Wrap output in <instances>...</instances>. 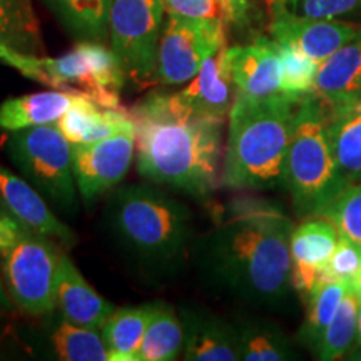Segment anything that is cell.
<instances>
[{
    "label": "cell",
    "instance_id": "6da1fadb",
    "mask_svg": "<svg viewBox=\"0 0 361 361\" xmlns=\"http://www.w3.org/2000/svg\"><path fill=\"white\" fill-rule=\"evenodd\" d=\"M295 224L278 206L261 200H239L226 207L214 228L194 245L201 276L223 295L278 310L291 284V236Z\"/></svg>",
    "mask_w": 361,
    "mask_h": 361
},
{
    "label": "cell",
    "instance_id": "7a4b0ae2",
    "mask_svg": "<svg viewBox=\"0 0 361 361\" xmlns=\"http://www.w3.org/2000/svg\"><path fill=\"white\" fill-rule=\"evenodd\" d=\"M129 116L142 178L196 197L213 192L219 178L224 121L200 114L179 92L149 94Z\"/></svg>",
    "mask_w": 361,
    "mask_h": 361
},
{
    "label": "cell",
    "instance_id": "3957f363",
    "mask_svg": "<svg viewBox=\"0 0 361 361\" xmlns=\"http://www.w3.org/2000/svg\"><path fill=\"white\" fill-rule=\"evenodd\" d=\"M298 102L284 94L271 97L236 94L228 116L221 178L226 186L255 191L284 186V164Z\"/></svg>",
    "mask_w": 361,
    "mask_h": 361
},
{
    "label": "cell",
    "instance_id": "277c9868",
    "mask_svg": "<svg viewBox=\"0 0 361 361\" xmlns=\"http://www.w3.org/2000/svg\"><path fill=\"white\" fill-rule=\"evenodd\" d=\"M107 223L117 243L142 268L169 271L186 258L191 213L176 197L149 184H130L112 192Z\"/></svg>",
    "mask_w": 361,
    "mask_h": 361
},
{
    "label": "cell",
    "instance_id": "5b68a950",
    "mask_svg": "<svg viewBox=\"0 0 361 361\" xmlns=\"http://www.w3.org/2000/svg\"><path fill=\"white\" fill-rule=\"evenodd\" d=\"M328 121V107L314 94L298 102L284 164V186L300 216H316L348 186L333 156Z\"/></svg>",
    "mask_w": 361,
    "mask_h": 361
},
{
    "label": "cell",
    "instance_id": "8992f818",
    "mask_svg": "<svg viewBox=\"0 0 361 361\" xmlns=\"http://www.w3.org/2000/svg\"><path fill=\"white\" fill-rule=\"evenodd\" d=\"M44 236L8 213H0V279L22 313L56 311V274L61 252Z\"/></svg>",
    "mask_w": 361,
    "mask_h": 361
},
{
    "label": "cell",
    "instance_id": "52a82bcc",
    "mask_svg": "<svg viewBox=\"0 0 361 361\" xmlns=\"http://www.w3.org/2000/svg\"><path fill=\"white\" fill-rule=\"evenodd\" d=\"M11 67L47 87L80 90L109 109L119 107L121 90L128 79L114 51L99 40H80L71 52L59 57L17 51Z\"/></svg>",
    "mask_w": 361,
    "mask_h": 361
},
{
    "label": "cell",
    "instance_id": "ba28073f",
    "mask_svg": "<svg viewBox=\"0 0 361 361\" xmlns=\"http://www.w3.org/2000/svg\"><path fill=\"white\" fill-rule=\"evenodd\" d=\"M7 152L22 178L66 214L78 209V183L74 176L72 144L56 124L11 133Z\"/></svg>",
    "mask_w": 361,
    "mask_h": 361
},
{
    "label": "cell",
    "instance_id": "9c48e42d",
    "mask_svg": "<svg viewBox=\"0 0 361 361\" xmlns=\"http://www.w3.org/2000/svg\"><path fill=\"white\" fill-rule=\"evenodd\" d=\"M164 13L162 0H112L111 49L134 84L157 80V47Z\"/></svg>",
    "mask_w": 361,
    "mask_h": 361
},
{
    "label": "cell",
    "instance_id": "30bf717a",
    "mask_svg": "<svg viewBox=\"0 0 361 361\" xmlns=\"http://www.w3.org/2000/svg\"><path fill=\"white\" fill-rule=\"evenodd\" d=\"M221 19H186L169 16L157 47V80L180 85L196 78L207 56L226 44Z\"/></svg>",
    "mask_w": 361,
    "mask_h": 361
},
{
    "label": "cell",
    "instance_id": "8fae6325",
    "mask_svg": "<svg viewBox=\"0 0 361 361\" xmlns=\"http://www.w3.org/2000/svg\"><path fill=\"white\" fill-rule=\"evenodd\" d=\"M135 154V129L97 142L72 146L74 176L80 197L97 200L126 178Z\"/></svg>",
    "mask_w": 361,
    "mask_h": 361
},
{
    "label": "cell",
    "instance_id": "7c38bea8",
    "mask_svg": "<svg viewBox=\"0 0 361 361\" xmlns=\"http://www.w3.org/2000/svg\"><path fill=\"white\" fill-rule=\"evenodd\" d=\"M268 2L271 13L269 32L274 42L295 45L316 62H323L341 45L353 39L361 29V24L356 22L298 16L286 7L284 0Z\"/></svg>",
    "mask_w": 361,
    "mask_h": 361
},
{
    "label": "cell",
    "instance_id": "4fadbf2b",
    "mask_svg": "<svg viewBox=\"0 0 361 361\" xmlns=\"http://www.w3.org/2000/svg\"><path fill=\"white\" fill-rule=\"evenodd\" d=\"M340 234L328 219L311 216L291 236V284L301 300H308L335 252Z\"/></svg>",
    "mask_w": 361,
    "mask_h": 361
},
{
    "label": "cell",
    "instance_id": "5bb4252c",
    "mask_svg": "<svg viewBox=\"0 0 361 361\" xmlns=\"http://www.w3.org/2000/svg\"><path fill=\"white\" fill-rule=\"evenodd\" d=\"M228 62L236 94L247 97L283 94V64L274 40L259 37L250 45L228 47Z\"/></svg>",
    "mask_w": 361,
    "mask_h": 361
},
{
    "label": "cell",
    "instance_id": "9a60e30c",
    "mask_svg": "<svg viewBox=\"0 0 361 361\" xmlns=\"http://www.w3.org/2000/svg\"><path fill=\"white\" fill-rule=\"evenodd\" d=\"M313 94L329 111L348 109L361 101V29L319 62Z\"/></svg>",
    "mask_w": 361,
    "mask_h": 361
},
{
    "label": "cell",
    "instance_id": "2e32d148",
    "mask_svg": "<svg viewBox=\"0 0 361 361\" xmlns=\"http://www.w3.org/2000/svg\"><path fill=\"white\" fill-rule=\"evenodd\" d=\"M0 202L13 218L62 245H74L75 234L54 214L45 197L25 178L0 164Z\"/></svg>",
    "mask_w": 361,
    "mask_h": 361
},
{
    "label": "cell",
    "instance_id": "e0dca14e",
    "mask_svg": "<svg viewBox=\"0 0 361 361\" xmlns=\"http://www.w3.org/2000/svg\"><path fill=\"white\" fill-rule=\"evenodd\" d=\"M56 308L67 322L84 328L101 329L114 313V305L85 281L80 271L61 255L56 274Z\"/></svg>",
    "mask_w": 361,
    "mask_h": 361
},
{
    "label": "cell",
    "instance_id": "ac0fdd59",
    "mask_svg": "<svg viewBox=\"0 0 361 361\" xmlns=\"http://www.w3.org/2000/svg\"><path fill=\"white\" fill-rule=\"evenodd\" d=\"M179 94L200 114L226 121L236 99L226 44L204 59L196 78Z\"/></svg>",
    "mask_w": 361,
    "mask_h": 361
},
{
    "label": "cell",
    "instance_id": "d6986e66",
    "mask_svg": "<svg viewBox=\"0 0 361 361\" xmlns=\"http://www.w3.org/2000/svg\"><path fill=\"white\" fill-rule=\"evenodd\" d=\"M184 324L183 355L188 361H238L241 360L238 328L213 314L196 310L180 313Z\"/></svg>",
    "mask_w": 361,
    "mask_h": 361
},
{
    "label": "cell",
    "instance_id": "ffe728a7",
    "mask_svg": "<svg viewBox=\"0 0 361 361\" xmlns=\"http://www.w3.org/2000/svg\"><path fill=\"white\" fill-rule=\"evenodd\" d=\"M56 126L72 146L97 142L111 135L135 129L129 111L99 106L84 92H79L71 109L57 121Z\"/></svg>",
    "mask_w": 361,
    "mask_h": 361
},
{
    "label": "cell",
    "instance_id": "44dd1931",
    "mask_svg": "<svg viewBox=\"0 0 361 361\" xmlns=\"http://www.w3.org/2000/svg\"><path fill=\"white\" fill-rule=\"evenodd\" d=\"M79 92L80 90L74 89H54L8 97L0 104V130L16 133L37 126L56 124L71 109Z\"/></svg>",
    "mask_w": 361,
    "mask_h": 361
},
{
    "label": "cell",
    "instance_id": "7402d4cb",
    "mask_svg": "<svg viewBox=\"0 0 361 361\" xmlns=\"http://www.w3.org/2000/svg\"><path fill=\"white\" fill-rule=\"evenodd\" d=\"M157 303L116 308L101 328L111 361H139L147 326Z\"/></svg>",
    "mask_w": 361,
    "mask_h": 361
},
{
    "label": "cell",
    "instance_id": "603a6c76",
    "mask_svg": "<svg viewBox=\"0 0 361 361\" xmlns=\"http://www.w3.org/2000/svg\"><path fill=\"white\" fill-rule=\"evenodd\" d=\"M328 134L343 178L348 184L361 183V102L348 109L329 111Z\"/></svg>",
    "mask_w": 361,
    "mask_h": 361
},
{
    "label": "cell",
    "instance_id": "cb8c5ba5",
    "mask_svg": "<svg viewBox=\"0 0 361 361\" xmlns=\"http://www.w3.org/2000/svg\"><path fill=\"white\" fill-rule=\"evenodd\" d=\"M52 358L62 361H109V351L99 329L84 328L59 316L49 329Z\"/></svg>",
    "mask_w": 361,
    "mask_h": 361
},
{
    "label": "cell",
    "instance_id": "d4e9b609",
    "mask_svg": "<svg viewBox=\"0 0 361 361\" xmlns=\"http://www.w3.org/2000/svg\"><path fill=\"white\" fill-rule=\"evenodd\" d=\"M72 37L99 40L109 35L112 0H45Z\"/></svg>",
    "mask_w": 361,
    "mask_h": 361
},
{
    "label": "cell",
    "instance_id": "484cf974",
    "mask_svg": "<svg viewBox=\"0 0 361 361\" xmlns=\"http://www.w3.org/2000/svg\"><path fill=\"white\" fill-rule=\"evenodd\" d=\"M346 291V283L318 278L314 290L306 300V318L298 333V340L314 355Z\"/></svg>",
    "mask_w": 361,
    "mask_h": 361
},
{
    "label": "cell",
    "instance_id": "4316f807",
    "mask_svg": "<svg viewBox=\"0 0 361 361\" xmlns=\"http://www.w3.org/2000/svg\"><path fill=\"white\" fill-rule=\"evenodd\" d=\"M241 360L245 361H288L296 353L283 329L268 319H245L238 324Z\"/></svg>",
    "mask_w": 361,
    "mask_h": 361
},
{
    "label": "cell",
    "instance_id": "83f0119b",
    "mask_svg": "<svg viewBox=\"0 0 361 361\" xmlns=\"http://www.w3.org/2000/svg\"><path fill=\"white\" fill-rule=\"evenodd\" d=\"M184 348V324L173 306L157 303L144 336L139 361H171Z\"/></svg>",
    "mask_w": 361,
    "mask_h": 361
},
{
    "label": "cell",
    "instance_id": "f1b7e54d",
    "mask_svg": "<svg viewBox=\"0 0 361 361\" xmlns=\"http://www.w3.org/2000/svg\"><path fill=\"white\" fill-rule=\"evenodd\" d=\"M0 42L27 54H35L42 47L30 0H0Z\"/></svg>",
    "mask_w": 361,
    "mask_h": 361
},
{
    "label": "cell",
    "instance_id": "f546056e",
    "mask_svg": "<svg viewBox=\"0 0 361 361\" xmlns=\"http://www.w3.org/2000/svg\"><path fill=\"white\" fill-rule=\"evenodd\" d=\"M348 286V284H346ZM361 300L353 290L346 291L345 298L338 306L331 323L328 324L326 331L319 348L316 351V358L322 361H336L346 358L350 350L353 348L358 333V313Z\"/></svg>",
    "mask_w": 361,
    "mask_h": 361
},
{
    "label": "cell",
    "instance_id": "4dcf8cb0",
    "mask_svg": "<svg viewBox=\"0 0 361 361\" xmlns=\"http://www.w3.org/2000/svg\"><path fill=\"white\" fill-rule=\"evenodd\" d=\"M316 216L335 226L340 238L361 246V183L341 189Z\"/></svg>",
    "mask_w": 361,
    "mask_h": 361
},
{
    "label": "cell",
    "instance_id": "1f68e13d",
    "mask_svg": "<svg viewBox=\"0 0 361 361\" xmlns=\"http://www.w3.org/2000/svg\"><path fill=\"white\" fill-rule=\"evenodd\" d=\"M276 47L283 64L281 89L284 96L295 99V101H301L303 97L313 94L319 62L306 56L295 45L276 42Z\"/></svg>",
    "mask_w": 361,
    "mask_h": 361
},
{
    "label": "cell",
    "instance_id": "d6a6232c",
    "mask_svg": "<svg viewBox=\"0 0 361 361\" xmlns=\"http://www.w3.org/2000/svg\"><path fill=\"white\" fill-rule=\"evenodd\" d=\"M298 16L326 20H360L361 0H284Z\"/></svg>",
    "mask_w": 361,
    "mask_h": 361
},
{
    "label": "cell",
    "instance_id": "836d02e7",
    "mask_svg": "<svg viewBox=\"0 0 361 361\" xmlns=\"http://www.w3.org/2000/svg\"><path fill=\"white\" fill-rule=\"evenodd\" d=\"M361 273V246L340 238L333 256L329 258L326 268L322 271L319 278L336 279V281L350 283Z\"/></svg>",
    "mask_w": 361,
    "mask_h": 361
},
{
    "label": "cell",
    "instance_id": "e575fe53",
    "mask_svg": "<svg viewBox=\"0 0 361 361\" xmlns=\"http://www.w3.org/2000/svg\"><path fill=\"white\" fill-rule=\"evenodd\" d=\"M164 11L169 16L186 17V19H221L219 0H162Z\"/></svg>",
    "mask_w": 361,
    "mask_h": 361
},
{
    "label": "cell",
    "instance_id": "d590c367",
    "mask_svg": "<svg viewBox=\"0 0 361 361\" xmlns=\"http://www.w3.org/2000/svg\"><path fill=\"white\" fill-rule=\"evenodd\" d=\"M13 51H16V49L8 47V45L0 42V62H2V64L8 66V61H11Z\"/></svg>",
    "mask_w": 361,
    "mask_h": 361
},
{
    "label": "cell",
    "instance_id": "8d00e7d4",
    "mask_svg": "<svg viewBox=\"0 0 361 361\" xmlns=\"http://www.w3.org/2000/svg\"><path fill=\"white\" fill-rule=\"evenodd\" d=\"M346 284H348L350 290H353L356 293V296H358L361 300V274H360V276H356L355 279H351V281L346 283Z\"/></svg>",
    "mask_w": 361,
    "mask_h": 361
},
{
    "label": "cell",
    "instance_id": "74e56055",
    "mask_svg": "<svg viewBox=\"0 0 361 361\" xmlns=\"http://www.w3.org/2000/svg\"><path fill=\"white\" fill-rule=\"evenodd\" d=\"M346 360H350V361H361V346H360V348H351L350 353L346 355Z\"/></svg>",
    "mask_w": 361,
    "mask_h": 361
},
{
    "label": "cell",
    "instance_id": "f35d334b",
    "mask_svg": "<svg viewBox=\"0 0 361 361\" xmlns=\"http://www.w3.org/2000/svg\"><path fill=\"white\" fill-rule=\"evenodd\" d=\"M361 346V303H360V313H358V333H356V341L353 348H360Z\"/></svg>",
    "mask_w": 361,
    "mask_h": 361
},
{
    "label": "cell",
    "instance_id": "ab89813d",
    "mask_svg": "<svg viewBox=\"0 0 361 361\" xmlns=\"http://www.w3.org/2000/svg\"><path fill=\"white\" fill-rule=\"evenodd\" d=\"M4 293H6V290H2V288H0V306L6 303V298H4ZM0 319H2V313H0Z\"/></svg>",
    "mask_w": 361,
    "mask_h": 361
},
{
    "label": "cell",
    "instance_id": "60d3db41",
    "mask_svg": "<svg viewBox=\"0 0 361 361\" xmlns=\"http://www.w3.org/2000/svg\"><path fill=\"white\" fill-rule=\"evenodd\" d=\"M360 102H361V101H360Z\"/></svg>",
    "mask_w": 361,
    "mask_h": 361
}]
</instances>
